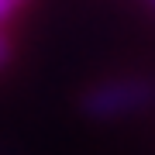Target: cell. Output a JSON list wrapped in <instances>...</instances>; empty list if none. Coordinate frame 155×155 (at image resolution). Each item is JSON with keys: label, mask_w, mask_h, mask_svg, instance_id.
Here are the masks:
<instances>
[{"label": "cell", "mask_w": 155, "mask_h": 155, "mask_svg": "<svg viewBox=\"0 0 155 155\" xmlns=\"http://www.w3.org/2000/svg\"><path fill=\"white\" fill-rule=\"evenodd\" d=\"M7 62H11V38L0 31V69H4Z\"/></svg>", "instance_id": "3"}, {"label": "cell", "mask_w": 155, "mask_h": 155, "mask_svg": "<svg viewBox=\"0 0 155 155\" xmlns=\"http://www.w3.org/2000/svg\"><path fill=\"white\" fill-rule=\"evenodd\" d=\"M21 4H24V0H0V24H4L7 17H11L17 7H21Z\"/></svg>", "instance_id": "2"}, {"label": "cell", "mask_w": 155, "mask_h": 155, "mask_svg": "<svg viewBox=\"0 0 155 155\" xmlns=\"http://www.w3.org/2000/svg\"><path fill=\"white\" fill-rule=\"evenodd\" d=\"M152 107H155V79H145V76L97 83L79 100V110L90 121H117V117L138 114V110H152Z\"/></svg>", "instance_id": "1"}]
</instances>
